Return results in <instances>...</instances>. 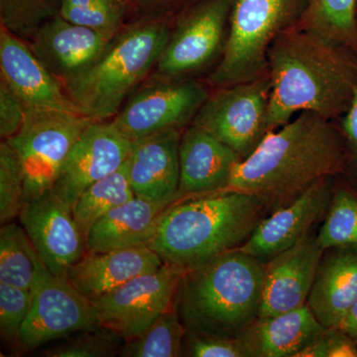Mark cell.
<instances>
[{
    "label": "cell",
    "mask_w": 357,
    "mask_h": 357,
    "mask_svg": "<svg viewBox=\"0 0 357 357\" xmlns=\"http://www.w3.org/2000/svg\"><path fill=\"white\" fill-rule=\"evenodd\" d=\"M347 165L344 140L330 119L303 112L268 133L248 158L238 162L225 190L258 197L273 213Z\"/></svg>",
    "instance_id": "cell-1"
},
{
    "label": "cell",
    "mask_w": 357,
    "mask_h": 357,
    "mask_svg": "<svg viewBox=\"0 0 357 357\" xmlns=\"http://www.w3.org/2000/svg\"><path fill=\"white\" fill-rule=\"evenodd\" d=\"M267 66L270 132L297 112H314L330 121L344 114L357 89V52L296 24L275 39Z\"/></svg>",
    "instance_id": "cell-2"
},
{
    "label": "cell",
    "mask_w": 357,
    "mask_h": 357,
    "mask_svg": "<svg viewBox=\"0 0 357 357\" xmlns=\"http://www.w3.org/2000/svg\"><path fill=\"white\" fill-rule=\"evenodd\" d=\"M266 213L261 199L243 192L178 199L162 213L148 246L166 264L192 269L243 245Z\"/></svg>",
    "instance_id": "cell-3"
},
{
    "label": "cell",
    "mask_w": 357,
    "mask_h": 357,
    "mask_svg": "<svg viewBox=\"0 0 357 357\" xmlns=\"http://www.w3.org/2000/svg\"><path fill=\"white\" fill-rule=\"evenodd\" d=\"M265 262L239 249L185 270L175 307L187 332L237 337L259 314Z\"/></svg>",
    "instance_id": "cell-4"
},
{
    "label": "cell",
    "mask_w": 357,
    "mask_h": 357,
    "mask_svg": "<svg viewBox=\"0 0 357 357\" xmlns=\"http://www.w3.org/2000/svg\"><path fill=\"white\" fill-rule=\"evenodd\" d=\"M170 35L165 24L155 21L119 33L93 65L63 83L68 95L93 121L119 114L126 98L158 63Z\"/></svg>",
    "instance_id": "cell-5"
},
{
    "label": "cell",
    "mask_w": 357,
    "mask_h": 357,
    "mask_svg": "<svg viewBox=\"0 0 357 357\" xmlns=\"http://www.w3.org/2000/svg\"><path fill=\"white\" fill-rule=\"evenodd\" d=\"M305 7L304 0H234L213 83L223 88L261 76L272 43L297 23Z\"/></svg>",
    "instance_id": "cell-6"
},
{
    "label": "cell",
    "mask_w": 357,
    "mask_h": 357,
    "mask_svg": "<svg viewBox=\"0 0 357 357\" xmlns=\"http://www.w3.org/2000/svg\"><path fill=\"white\" fill-rule=\"evenodd\" d=\"M93 121L84 114L27 107L20 131L4 140L20 162L25 202L50 191L70 149Z\"/></svg>",
    "instance_id": "cell-7"
},
{
    "label": "cell",
    "mask_w": 357,
    "mask_h": 357,
    "mask_svg": "<svg viewBox=\"0 0 357 357\" xmlns=\"http://www.w3.org/2000/svg\"><path fill=\"white\" fill-rule=\"evenodd\" d=\"M270 93L269 77L223 86L208 98L192 124L217 138L241 159L248 158L270 132Z\"/></svg>",
    "instance_id": "cell-8"
},
{
    "label": "cell",
    "mask_w": 357,
    "mask_h": 357,
    "mask_svg": "<svg viewBox=\"0 0 357 357\" xmlns=\"http://www.w3.org/2000/svg\"><path fill=\"white\" fill-rule=\"evenodd\" d=\"M32 305L20 333V349L33 351L82 331L100 326L93 302L69 281L52 273L38 255Z\"/></svg>",
    "instance_id": "cell-9"
},
{
    "label": "cell",
    "mask_w": 357,
    "mask_h": 357,
    "mask_svg": "<svg viewBox=\"0 0 357 357\" xmlns=\"http://www.w3.org/2000/svg\"><path fill=\"white\" fill-rule=\"evenodd\" d=\"M208 98L203 84L194 79L159 75L133 93L112 122L132 141L180 130L194 119Z\"/></svg>",
    "instance_id": "cell-10"
},
{
    "label": "cell",
    "mask_w": 357,
    "mask_h": 357,
    "mask_svg": "<svg viewBox=\"0 0 357 357\" xmlns=\"http://www.w3.org/2000/svg\"><path fill=\"white\" fill-rule=\"evenodd\" d=\"M185 272L164 263L155 271L135 277L93 303L98 324L126 340L149 328L163 312L175 307Z\"/></svg>",
    "instance_id": "cell-11"
},
{
    "label": "cell",
    "mask_w": 357,
    "mask_h": 357,
    "mask_svg": "<svg viewBox=\"0 0 357 357\" xmlns=\"http://www.w3.org/2000/svg\"><path fill=\"white\" fill-rule=\"evenodd\" d=\"M132 145L114 122H91L70 149L51 191L73 211L89 185L126 163Z\"/></svg>",
    "instance_id": "cell-12"
},
{
    "label": "cell",
    "mask_w": 357,
    "mask_h": 357,
    "mask_svg": "<svg viewBox=\"0 0 357 357\" xmlns=\"http://www.w3.org/2000/svg\"><path fill=\"white\" fill-rule=\"evenodd\" d=\"M234 0H208L170 35L158 63L159 75L185 77L210 64L227 42V20Z\"/></svg>",
    "instance_id": "cell-13"
},
{
    "label": "cell",
    "mask_w": 357,
    "mask_h": 357,
    "mask_svg": "<svg viewBox=\"0 0 357 357\" xmlns=\"http://www.w3.org/2000/svg\"><path fill=\"white\" fill-rule=\"evenodd\" d=\"M20 218L45 266L67 280L70 266L86 252V241L73 211L50 190L25 202Z\"/></svg>",
    "instance_id": "cell-14"
},
{
    "label": "cell",
    "mask_w": 357,
    "mask_h": 357,
    "mask_svg": "<svg viewBox=\"0 0 357 357\" xmlns=\"http://www.w3.org/2000/svg\"><path fill=\"white\" fill-rule=\"evenodd\" d=\"M333 194L332 178H321L291 203L263 218L239 250L263 262L292 248L325 218Z\"/></svg>",
    "instance_id": "cell-15"
},
{
    "label": "cell",
    "mask_w": 357,
    "mask_h": 357,
    "mask_svg": "<svg viewBox=\"0 0 357 357\" xmlns=\"http://www.w3.org/2000/svg\"><path fill=\"white\" fill-rule=\"evenodd\" d=\"M0 70L2 81L26 107L83 114L68 95L64 84L45 67L31 47L2 25Z\"/></svg>",
    "instance_id": "cell-16"
},
{
    "label": "cell",
    "mask_w": 357,
    "mask_h": 357,
    "mask_svg": "<svg viewBox=\"0 0 357 357\" xmlns=\"http://www.w3.org/2000/svg\"><path fill=\"white\" fill-rule=\"evenodd\" d=\"M324 250L307 234L292 248L265 262L258 317L276 316L307 305Z\"/></svg>",
    "instance_id": "cell-17"
},
{
    "label": "cell",
    "mask_w": 357,
    "mask_h": 357,
    "mask_svg": "<svg viewBox=\"0 0 357 357\" xmlns=\"http://www.w3.org/2000/svg\"><path fill=\"white\" fill-rule=\"evenodd\" d=\"M180 130L133 141L128 159L129 181L138 198L170 206L178 199Z\"/></svg>",
    "instance_id": "cell-18"
},
{
    "label": "cell",
    "mask_w": 357,
    "mask_h": 357,
    "mask_svg": "<svg viewBox=\"0 0 357 357\" xmlns=\"http://www.w3.org/2000/svg\"><path fill=\"white\" fill-rule=\"evenodd\" d=\"M112 38L58 15L40 26L30 47L63 84L93 65Z\"/></svg>",
    "instance_id": "cell-19"
},
{
    "label": "cell",
    "mask_w": 357,
    "mask_h": 357,
    "mask_svg": "<svg viewBox=\"0 0 357 357\" xmlns=\"http://www.w3.org/2000/svg\"><path fill=\"white\" fill-rule=\"evenodd\" d=\"M241 157L198 126L185 129L178 148V199L222 191Z\"/></svg>",
    "instance_id": "cell-20"
},
{
    "label": "cell",
    "mask_w": 357,
    "mask_h": 357,
    "mask_svg": "<svg viewBox=\"0 0 357 357\" xmlns=\"http://www.w3.org/2000/svg\"><path fill=\"white\" fill-rule=\"evenodd\" d=\"M164 264L148 245L86 255L70 266L67 280L84 297L95 303L122 284L155 271Z\"/></svg>",
    "instance_id": "cell-21"
},
{
    "label": "cell",
    "mask_w": 357,
    "mask_h": 357,
    "mask_svg": "<svg viewBox=\"0 0 357 357\" xmlns=\"http://www.w3.org/2000/svg\"><path fill=\"white\" fill-rule=\"evenodd\" d=\"M357 300V248L324 251L307 304L325 328H338Z\"/></svg>",
    "instance_id": "cell-22"
},
{
    "label": "cell",
    "mask_w": 357,
    "mask_h": 357,
    "mask_svg": "<svg viewBox=\"0 0 357 357\" xmlns=\"http://www.w3.org/2000/svg\"><path fill=\"white\" fill-rule=\"evenodd\" d=\"M325 328L307 304L276 316L257 317L237 338L248 357H296Z\"/></svg>",
    "instance_id": "cell-23"
},
{
    "label": "cell",
    "mask_w": 357,
    "mask_h": 357,
    "mask_svg": "<svg viewBox=\"0 0 357 357\" xmlns=\"http://www.w3.org/2000/svg\"><path fill=\"white\" fill-rule=\"evenodd\" d=\"M166 204L135 197L119 204L95 223L86 237V252L148 245Z\"/></svg>",
    "instance_id": "cell-24"
},
{
    "label": "cell",
    "mask_w": 357,
    "mask_h": 357,
    "mask_svg": "<svg viewBox=\"0 0 357 357\" xmlns=\"http://www.w3.org/2000/svg\"><path fill=\"white\" fill-rule=\"evenodd\" d=\"M357 0H309L296 25L357 52Z\"/></svg>",
    "instance_id": "cell-25"
},
{
    "label": "cell",
    "mask_w": 357,
    "mask_h": 357,
    "mask_svg": "<svg viewBox=\"0 0 357 357\" xmlns=\"http://www.w3.org/2000/svg\"><path fill=\"white\" fill-rule=\"evenodd\" d=\"M135 197L129 181L128 160L119 170L89 185L73 208V215L84 241L103 215Z\"/></svg>",
    "instance_id": "cell-26"
},
{
    "label": "cell",
    "mask_w": 357,
    "mask_h": 357,
    "mask_svg": "<svg viewBox=\"0 0 357 357\" xmlns=\"http://www.w3.org/2000/svg\"><path fill=\"white\" fill-rule=\"evenodd\" d=\"M36 250L22 225L7 222L0 229V282L31 291L36 277Z\"/></svg>",
    "instance_id": "cell-27"
},
{
    "label": "cell",
    "mask_w": 357,
    "mask_h": 357,
    "mask_svg": "<svg viewBox=\"0 0 357 357\" xmlns=\"http://www.w3.org/2000/svg\"><path fill=\"white\" fill-rule=\"evenodd\" d=\"M187 328L181 321L176 307L161 314L144 333L132 340H126L121 357L182 356L183 342Z\"/></svg>",
    "instance_id": "cell-28"
},
{
    "label": "cell",
    "mask_w": 357,
    "mask_h": 357,
    "mask_svg": "<svg viewBox=\"0 0 357 357\" xmlns=\"http://www.w3.org/2000/svg\"><path fill=\"white\" fill-rule=\"evenodd\" d=\"M317 239L324 251L357 248V195L344 188L333 191L325 222Z\"/></svg>",
    "instance_id": "cell-29"
},
{
    "label": "cell",
    "mask_w": 357,
    "mask_h": 357,
    "mask_svg": "<svg viewBox=\"0 0 357 357\" xmlns=\"http://www.w3.org/2000/svg\"><path fill=\"white\" fill-rule=\"evenodd\" d=\"M59 15L74 24L114 37L123 20L119 0H62Z\"/></svg>",
    "instance_id": "cell-30"
},
{
    "label": "cell",
    "mask_w": 357,
    "mask_h": 357,
    "mask_svg": "<svg viewBox=\"0 0 357 357\" xmlns=\"http://www.w3.org/2000/svg\"><path fill=\"white\" fill-rule=\"evenodd\" d=\"M124 340L109 328L98 326L57 340L41 351L46 357H112L119 356Z\"/></svg>",
    "instance_id": "cell-31"
},
{
    "label": "cell",
    "mask_w": 357,
    "mask_h": 357,
    "mask_svg": "<svg viewBox=\"0 0 357 357\" xmlns=\"http://www.w3.org/2000/svg\"><path fill=\"white\" fill-rule=\"evenodd\" d=\"M24 178L17 157L6 141L0 145V222L20 217L24 204Z\"/></svg>",
    "instance_id": "cell-32"
},
{
    "label": "cell",
    "mask_w": 357,
    "mask_h": 357,
    "mask_svg": "<svg viewBox=\"0 0 357 357\" xmlns=\"http://www.w3.org/2000/svg\"><path fill=\"white\" fill-rule=\"evenodd\" d=\"M31 305V291L0 282V333L11 347L20 349L21 330Z\"/></svg>",
    "instance_id": "cell-33"
},
{
    "label": "cell",
    "mask_w": 357,
    "mask_h": 357,
    "mask_svg": "<svg viewBox=\"0 0 357 357\" xmlns=\"http://www.w3.org/2000/svg\"><path fill=\"white\" fill-rule=\"evenodd\" d=\"M1 25L18 37L33 38L51 15L44 0H0Z\"/></svg>",
    "instance_id": "cell-34"
},
{
    "label": "cell",
    "mask_w": 357,
    "mask_h": 357,
    "mask_svg": "<svg viewBox=\"0 0 357 357\" xmlns=\"http://www.w3.org/2000/svg\"><path fill=\"white\" fill-rule=\"evenodd\" d=\"M182 356L248 357V354L237 337L187 332L183 342Z\"/></svg>",
    "instance_id": "cell-35"
},
{
    "label": "cell",
    "mask_w": 357,
    "mask_h": 357,
    "mask_svg": "<svg viewBox=\"0 0 357 357\" xmlns=\"http://www.w3.org/2000/svg\"><path fill=\"white\" fill-rule=\"evenodd\" d=\"M27 107L7 86L6 82L0 83V136L8 139L20 131L24 122Z\"/></svg>",
    "instance_id": "cell-36"
},
{
    "label": "cell",
    "mask_w": 357,
    "mask_h": 357,
    "mask_svg": "<svg viewBox=\"0 0 357 357\" xmlns=\"http://www.w3.org/2000/svg\"><path fill=\"white\" fill-rule=\"evenodd\" d=\"M342 126L347 148V165H351L357 175V89L351 105L344 114Z\"/></svg>",
    "instance_id": "cell-37"
},
{
    "label": "cell",
    "mask_w": 357,
    "mask_h": 357,
    "mask_svg": "<svg viewBox=\"0 0 357 357\" xmlns=\"http://www.w3.org/2000/svg\"><path fill=\"white\" fill-rule=\"evenodd\" d=\"M326 357H357V342L338 328H328Z\"/></svg>",
    "instance_id": "cell-38"
},
{
    "label": "cell",
    "mask_w": 357,
    "mask_h": 357,
    "mask_svg": "<svg viewBox=\"0 0 357 357\" xmlns=\"http://www.w3.org/2000/svg\"><path fill=\"white\" fill-rule=\"evenodd\" d=\"M338 328L344 331L357 342V300L345 314L344 319L338 326Z\"/></svg>",
    "instance_id": "cell-39"
},
{
    "label": "cell",
    "mask_w": 357,
    "mask_h": 357,
    "mask_svg": "<svg viewBox=\"0 0 357 357\" xmlns=\"http://www.w3.org/2000/svg\"><path fill=\"white\" fill-rule=\"evenodd\" d=\"M119 1H121V3L124 4V2H128V1H129V0H119Z\"/></svg>",
    "instance_id": "cell-40"
},
{
    "label": "cell",
    "mask_w": 357,
    "mask_h": 357,
    "mask_svg": "<svg viewBox=\"0 0 357 357\" xmlns=\"http://www.w3.org/2000/svg\"><path fill=\"white\" fill-rule=\"evenodd\" d=\"M356 20H357V1H356Z\"/></svg>",
    "instance_id": "cell-41"
}]
</instances>
